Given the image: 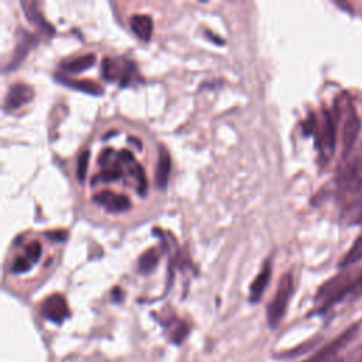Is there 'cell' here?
<instances>
[{"label":"cell","mask_w":362,"mask_h":362,"mask_svg":"<svg viewBox=\"0 0 362 362\" xmlns=\"http://www.w3.org/2000/svg\"><path fill=\"white\" fill-rule=\"evenodd\" d=\"M295 292V280L292 273H286L279 283L276 295L270 304L268 306V322L272 329L277 327L279 322L286 314L288 302H291Z\"/></svg>","instance_id":"1"},{"label":"cell","mask_w":362,"mask_h":362,"mask_svg":"<svg viewBox=\"0 0 362 362\" xmlns=\"http://www.w3.org/2000/svg\"><path fill=\"white\" fill-rule=\"evenodd\" d=\"M137 74V69L133 62L128 60H112L105 58L102 62V76L107 81H121V87H128Z\"/></svg>","instance_id":"2"},{"label":"cell","mask_w":362,"mask_h":362,"mask_svg":"<svg viewBox=\"0 0 362 362\" xmlns=\"http://www.w3.org/2000/svg\"><path fill=\"white\" fill-rule=\"evenodd\" d=\"M42 314L51 322L61 324L69 316V309L67 300L62 295H51L47 298L42 306Z\"/></svg>","instance_id":"3"},{"label":"cell","mask_w":362,"mask_h":362,"mask_svg":"<svg viewBox=\"0 0 362 362\" xmlns=\"http://www.w3.org/2000/svg\"><path fill=\"white\" fill-rule=\"evenodd\" d=\"M94 201L103 207L107 212H125L132 207V202L128 196L118 194L114 191H101L94 197Z\"/></svg>","instance_id":"4"},{"label":"cell","mask_w":362,"mask_h":362,"mask_svg":"<svg viewBox=\"0 0 362 362\" xmlns=\"http://www.w3.org/2000/svg\"><path fill=\"white\" fill-rule=\"evenodd\" d=\"M34 98V89L26 84H15L9 88L5 98V110L15 111L28 103Z\"/></svg>","instance_id":"5"},{"label":"cell","mask_w":362,"mask_h":362,"mask_svg":"<svg viewBox=\"0 0 362 362\" xmlns=\"http://www.w3.org/2000/svg\"><path fill=\"white\" fill-rule=\"evenodd\" d=\"M355 330H358L356 325H354V327H351L348 331L343 333L336 341H333V343L329 344L327 347H324L320 352H317V354H316L310 361H307V362H325V361L331 359L333 356H336V354H337L345 344H348V343L351 341V338H352L354 334H355Z\"/></svg>","instance_id":"6"},{"label":"cell","mask_w":362,"mask_h":362,"mask_svg":"<svg viewBox=\"0 0 362 362\" xmlns=\"http://www.w3.org/2000/svg\"><path fill=\"white\" fill-rule=\"evenodd\" d=\"M17 46H16V50L13 53V57H12V61L10 64L6 67V71H10V69H16L26 58V55L28 54V51L33 49V46L35 44V39L33 37V35L26 31V30H19L17 33Z\"/></svg>","instance_id":"7"},{"label":"cell","mask_w":362,"mask_h":362,"mask_svg":"<svg viewBox=\"0 0 362 362\" xmlns=\"http://www.w3.org/2000/svg\"><path fill=\"white\" fill-rule=\"evenodd\" d=\"M21 8H23V12H24L27 20L33 26L37 27L43 34H47V35L54 34V31H55L54 27L44 19L37 3H35V2H21Z\"/></svg>","instance_id":"8"},{"label":"cell","mask_w":362,"mask_h":362,"mask_svg":"<svg viewBox=\"0 0 362 362\" xmlns=\"http://www.w3.org/2000/svg\"><path fill=\"white\" fill-rule=\"evenodd\" d=\"M270 276H272V265L270 262H265L262 270L259 272V275L253 280V283L250 284V295L249 299L252 303H258L261 302V299L264 298V293L266 291V287L270 282Z\"/></svg>","instance_id":"9"},{"label":"cell","mask_w":362,"mask_h":362,"mask_svg":"<svg viewBox=\"0 0 362 362\" xmlns=\"http://www.w3.org/2000/svg\"><path fill=\"white\" fill-rule=\"evenodd\" d=\"M170 171H171V157H170L169 152L162 146L159 150V160H157L156 173H155V181H156L157 189L164 190L167 187Z\"/></svg>","instance_id":"10"},{"label":"cell","mask_w":362,"mask_h":362,"mask_svg":"<svg viewBox=\"0 0 362 362\" xmlns=\"http://www.w3.org/2000/svg\"><path fill=\"white\" fill-rule=\"evenodd\" d=\"M55 81H58L60 84H62L65 87H69L72 89L81 91V92L89 94V95L99 96L103 94V88L98 83H94L89 80H71V78H65L61 76H55Z\"/></svg>","instance_id":"11"},{"label":"cell","mask_w":362,"mask_h":362,"mask_svg":"<svg viewBox=\"0 0 362 362\" xmlns=\"http://www.w3.org/2000/svg\"><path fill=\"white\" fill-rule=\"evenodd\" d=\"M96 61L95 54H85L81 57H76V58H69V60H64L60 64V68L68 74H80V72H84L87 69H89Z\"/></svg>","instance_id":"12"},{"label":"cell","mask_w":362,"mask_h":362,"mask_svg":"<svg viewBox=\"0 0 362 362\" xmlns=\"http://www.w3.org/2000/svg\"><path fill=\"white\" fill-rule=\"evenodd\" d=\"M130 27L137 37L143 42H149L153 33V20L146 15H135L130 19Z\"/></svg>","instance_id":"13"},{"label":"cell","mask_w":362,"mask_h":362,"mask_svg":"<svg viewBox=\"0 0 362 362\" xmlns=\"http://www.w3.org/2000/svg\"><path fill=\"white\" fill-rule=\"evenodd\" d=\"M160 261V253L156 248H150L139 259V269L143 273H152Z\"/></svg>","instance_id":"14"},{"label":"cell","mask_w":362,"mask_h":362,"mask_svg":"<svg viewBox=\"0 0 362 362\" xmlns=\"http://www.w3.org/2000/svg\"><path fill=\"white\" fill-rule=\"evenodd\" d=\"M359 261H362V235L355 241V243L352 245L350 252L344 257L341 266H350Z\"/></svg>","instance_id":"15"},{"label":"cell","mask_w":362,"mask_h":362,"mask_svg":"<svg viewBox=\"0 0 362 362\" xmlns=\"http://www.w3.org/2000/svg\"><path fill=\"white\" fill-rule=\"evenodd\" d=\"M358 130V121H355L354 117H351L347 121V126L344 130V146H345V152H350L351 144L354 141V136L356 135Z\"/></svg>","instance_id":"16"},{"label":"cell","mask_w":362,"mask_h":362,"mask_svg":"<svg viewBox=\"0 0 362 362\" xmlns=\"http://www.w3.org/2000/svg\"><path fill=\"white\" fill-rule=\"evenodd\" d=\"M42 252H43L42 243L37 242V241H33V242H30V243L26 246V257H24V258H26L31 265H34V264H37L39 259L42 258Z\"/></svg>","instance_id":"17"},{"label":"cell","mask_w":362,"mask_h":362,"mask_svg":"<svg viewBox=\"0 0 362 362\" xmlns=\"http://www.w3.org/2000/svg\"><path fill=\"white\" fill-rule=\"evenodd\" d=\"M88 163H89V152H83L78 157V163H77V180L80 183H84L85 175H87V170H88Z\"/></svg>","instance_id":"18"},{"label":"cell","mask_w":362,"mask_h":362,"mask_svg":"<svg viewBox=\"0 0 362 362\" xmlns=\"http://www.w3.org/2000/svg\"><path fill=\"white\" fill-rule=\"evenodd\" d=\"M31 266L33 265L26 258H16V261L12 265V272L16 273V275L26 273V272H28L31 269Z\"/></svg>","instance_id":"19"},{"label":"cell","mask_w":362,"mask_h":362,"mask_svg":"<svg viewBox=\"0 0 362 362\" xmlns=\"http://www.w3.org/2000/svg\"><path fill=\"white\" fill-rule=\"evenodd\" d=\"M351 223H362V204H356V207L351 211Z\"/></svg>","instance_id":"20"},{"label":"cell","mask_w":362,"mask_h":362,"mask_svg":"<svg viewBox=\"0 0 362 362\" xmlns=\"http://www.w3.org/2000/svg\"><path fill=\"white\" fill-rule=\"evenodd\" d=\"M333 362H362V351H356V356H345V358H338Z\"/></svg>","instance_id":"21"}]
</instances>
